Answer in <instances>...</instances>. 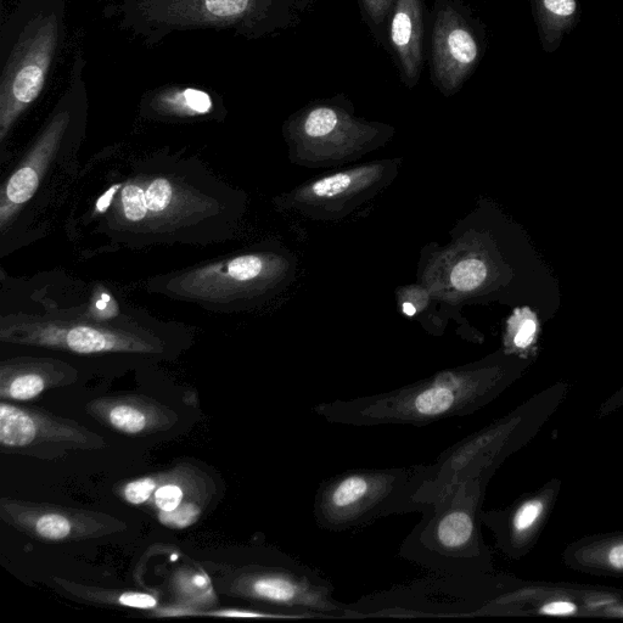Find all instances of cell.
<instances>
[{"label":"cell","mask_w":623,"mask_h":623,"mask_svg":"<svg viewBox=\"0 0 623 623\" xmlns=\"http://www.w3.org/2000/svg\"><path fill=\"white\" fill-rule=\"evenodd\" d=\"M307 0H105L104 15L120 31L155 47L190 32H226L257 41L299 20Z\"/></svg>","instance_id":"obj_1"},{"label":"cell","mask_w":623,"mask_h":623,"mask_svg":"<svg viewBox=\"0 0 623 623\" xmlns=\"http://www.w3.org/2000/svg\"><path fill=\"white\" fill-rule=\"evenodd\" d=\"M501 369L473 366L448 370L385 394L335 400L314 407L329 423L356 426L414 425L468 417L491 400Z\"/></svg>","instance_id":"obj_2"},{"label":"cell","mask_w":623,"mask_h":623,"mask_svg":"<svg viewBox=\"0 0 623 623\" xmlns=\"http://www.w3.org/2000/svg\"><path fill=\"white\" fill-rule=\"evenodd\" d=\"M67 0H16L0 25V142L36 103L66 37Z\"/></svg>","instance_id":"obj_3"},{"label":"cell","mask_w":623,"mask_h":623,"mask_svg":"<svg viewBox=\"0 0 623 623\" xmlns=\"http://www.w3.org/2000/svg\"><path fill=\"white\" fill-rule=\"evenodd\" d=\"M481 498L482 477L448 487L425 509L400 557L441 576L479 574L486 565L477 523Z\"/></svg>","instance_id":"obj_4"},{"label":"cell","mask_w":623,"mask_h":623,"mask_svg":"<svg viewBox=\"0 0 623 623\" xmlns=\"http://www.w3.org/2000/svg\"><path fill=\"white\" fill-rule=\"evenodd\" d=\"M432 476L431 465L409 468L355 469L330 477L314 497L319 529H361L390 515L424 513L419 491Z\"/></svg>","instance_id":"obj_5"},{"label":"cell","mask_w":623,"mask_h":623,"mask_svg":"<svg viewBox=\"0 0 623 623\" xmlns=\"http://www.w3.org/2000/svg\"><path fill=\"white\" fill-rule=\"evenodd\" d=\"M3 344L39 347L80 356L159 355L165 346L147 330L121 324L19 318L2 322Z\"/></svg>","instance_id":"obj_6"},{"label":"cell","mask_w":623,"mask_h":623,"mask_svg":"<svg viewBox=\"0 0 623 623\" xmlns=\"http://www.w3.org/2000/svg\"><path fill=\"white\" fill-rule=\"evenodd\" d=\"M86 66L87 61L81 50H78L72 61L65 92L25 159L5 183L0 199V223L3 230L15 212L36 194L54 156L58 155L65 143L80 136L83 131L88 112V87L84 77Z\"/></svg>","instance_id":"obj_7"},{"label":"cell","mask_w":623,"mask_h":623,"mask_svg":"<svg viewBox=\"0 0 623 623\" xmlns=\"http://www.w3.org/2000/svg\"><path fill=\"white\" fill-rule=\"evenodd\" d=\"M112 210L117 213V229L162 233V227L182 229L193 226L194 220H205L213 215L215 200L176 172L149 173L123 184Z\"/></svg>","instance_id":"obj_8"},{"label":"cell","mask_w":623,"mask_h":623,"mask_svg":"<svg viewBox=\"0 0 623 623\" xmlns=\"http://www.w3.org/2000/svg\"><path fill=\"white\" fill-rule=\"evenodd\" d=\"M103 436L75 420L42 409L0 403V451L37 459H56L71 452L100 451Z\"/></svg>","instance_id":"obj_9"},{"label":"cell","mask_w":623,"mask_h":623,"mask_svg":"<svg viewBox=\"0 0 623 623\" xmlns=\"http://www.w3.org/2000/svg\"><path fill=\"white\" fill-rule=\"evenodd\" d=\"M486 50V33L458 0H436L431 35L432 82L456 94L474 74Z\"/></svg>","instance_id":"obj_10"},{"label":"cell","mask_w":623,"mask_h":623,"mask_svg":"<svg viewBox=\"0 0 623 623\" xmlns=\"http://www.w3.org/2000/svg\"><path fill=\"white\" fill-rule=\"evenodd\" d=\"M0 520L24 535L43 542H80L125 532L115 516L48 503L0 499Z\"/></svg>","instance_id":"obj_11"},{"label":"cell","mask_w":623,"mask_h":623,"mask_svg":"<svg viewBox=\"0 0 623 623\" xmlns=\"http://www.w3.org/2000/svg\"><path fill=\"white\" fill-rule=\"evenodd\" d=\"M269 271L265 256L241 255L177 274L168 280L166 290L184 300L224 306L254 293Z\"/></svg>","instance_id":"obj_12"},{"label":"cell","mask_w":623,"mask_h":623,"mask_svg":"<svg viewBox=\"0 0 623 623\" xmlns=\"http://www.w3.org/2000/svg\"><path fill=\"white\" fill-rule=\"evenodd\" d=\"M86 412L105 428L128 436L159 434L172 429L179 419L175 409L139 395L95 398L87 404Z\"/></svg>","instance_id":"obj_13"},{"label":"cell","mask_w":623,"mask_h":623,"mask_svg":"<svg viewBox=\"0 0 623 623\" xmlns=\"http://www.w3.org/2000/svg\"><path fill=\"white\" fill-rule=\"evenodd\" d=\"M77 369L60 359L18 357L0 363V398L27 402L49 390L75 384Z\"/></svg>","instance_id":"obj_14"},{"label":"cell","mask_w":623,"mask_h":623,"mask_svg":"<svg viewBox=\"0 0 623 623\" xmlns=\"http://www.w3.org/2000/svg\"><path fill=\"white\" fill-rule=\"evenodd\" d=\"M389 35L402 80L413 88L422 75L425 59L424 0H396Z\"/></svg>","instance_id":"obj_15"},{"label":"cell","mask_w":623,"mask_h":623,"mask_svg":"<svg viewBox=\"0 0 623 623\" xmlns=\"http://www.w3.org/2000/svg\"><path fill=\"white\" fill-rule=\"evenodd\" d=\"M215 108V99L205 89L179 84L154 89L140 103L142 114L157 120L198 119L213 114Z\"/></svg>","instance_id":"obj_16"},{"label":"cell","mask_w":623,"mask_h":623,"mask_svg":"<svg viewBox=\"0 0 623 623\" xmlns=\"http://www.w3.org/2000/svg\"><path fill=\"white\" fill-rule=\"evenodd\" d=\"M531 8L544 52H557L580 21V3L578 0H531Z\"/></svg>","instance_id":"obj_17"},{"label":"cell","mask_w":623,"mask_h":623,"mask_svg":"<svg viewBox=\"0 0 623 623\" xmlns=\"http://www.w3.org/2000/svg\"><path fill=\"white\" fill-rule=\"evenodd\" d=\"M65 591L77 596L78 598L88 600L92 603L114 604L123 606V608L154 610L159 606V600L153 594L143 592H110L103 591L99 588H91L76 583L67 582L56 578Z\"/></svg>","instance_id":"obj_18"},{"label":"cell","mask_w":623,"mask_h":623,"mask_svg":"<svg viewBox=\"0 0 623 623\" xmlns=\"http://www.w3.org/2000/svg\"><path fill=\"white\" fill-rule=\"evenodd\" d=\"M196 477V476H195ZM192 473L185 468H178L160 474V484L154 492L153 501L159 513L175 512L183 504L194 502L187 501L188 496L193 495L195 487L184 488L195 480Z\"/></svg>","instance_id":"obj_19"},{"label":"cell","mask_w":623,"mask_h":623,"mask_svg":"<svg viewBox=\"0 0 623 623\" xmlns=\"http://www.w3.org/2000/svg\"><path fill=\"white\" fill-rule=\"evenodd\" d=\"M541 323L542 319L532 308L526 306L516 308L508 323V336L515 349L527 350L535 344Z\"/></svg>","instance_id":"obj_20"},{"label":"cell","mask_w":623,"mask_h":623,"mask_svg":"<svg viewBox=\"0 0 623 623\" xmlns=\"http://www.w3.org/2000/svg\"><path fill=\"white\" fill-rule=\"evenodd\" d=\"M359 4H361L362 14L370 30L378 37L379 41H383L387 26L390 30L396 0H359Z\"/></svg>","instance_id":"obj_21"},{"label":"cell","mask_w":623,"mask_h":623,"mask_svg":"<svg viewBox=\"0 0 623 623\" xmlns=\"http://www.w3.org/2000/svg\"><path fill=\"white\" fill-rule=\"evenodd\" d=\"M487 275L486 263L470 258L454 267L451 275L452 284L460 291H473L486 282Z\"/></svg>","instance_id":"obj_22"},{"label":"cell","mask_w":623,"mask_h":623,"mask_svg":"<svg viewBox=\"0 0 623 623\" xmlns=\"http://www.w3.org/2000/svg\"><path fill=\"white\" fill-rule=\"evenodd\" d=\"M159 484L160 474L140 477V479L128 482L123 486L121 495L129 504L143 505L153 497Z\"/></svg>","instance_id":"obj_23"},{"label":"cell","mask_w":623,"mask_h":623,"mask_svg":"<svg viewBox=\"0 0 623 623\" xmlns=\"http://www.w3.org/2000/svg\"><path fill=\"white\" fill-rule=\"evenodd\" d=\"M202 510L204 509L200 503L189 502L183 504L175 512L159 513V520L162 525L171 527V529H185L199 520Z\"/></svg>","instance_id":"obj_24"},{"label":"cell","mask_w":623,"mask_h":623,"mask_svg":"<svg viewBox=\"0 0 623 623\" xmlns=\"http://www.w3.org/2000/svg\"><path fill=\"white\" fill-rule=\"evenodd\" d=\"M353 181L350 173H340V175L331 176L322 179L321 182L314 183L311 187V194L319 199L335 198L350 189Z\"/></svg>","instance_id":"obj_25"},{"label":"cell","mask_w":623,"mask_h":623,"mask_svg":"<svg viewBox=\"0 0 623 623\" xmlns=\"http://www.w3.org/2000/svg\"><path fill=\"white\" fill-rule=\"evenodd\" d=\"M543 512V504L540 501H530L521 505L516 510L512 519V529L514 535H523L530 530Z\"/></svg>","instance_id":"obj_26"},{"label":"cell","mask_w":623,"mask_h":623,"mask_svg":"<svg viewBox=\"0 0 623 623\" xmlns=\"http://www.w3.org/2000/svg\"><path fill=\"white\" fill-rule=\"evenodd\" d=\"M199 616H211V617H250V619H279V620H295V617L279 613V611H260V610H248V609H222L205 611V613H198Z\"/></svg>","instance_id":"obj_27"},{"label":"cell","mask_w":623,"mask_h":623,"mask_svg":"<svg viewBox=\"0 0 623 623\" xmlns=\"http://www.w3.org/2000/svg\"><path fill=\"white\" fill-rule=\"evenodd\" d=\"M575 611L576 606L566 602L550 603L542 608V613L547 615H570Z\"/></svg>","instance_id":"obj_28"},{"label":"cell","mask_w":623,"mask_h":623,"mask_svg":"<svg viewBox=\"0 0 623 623\" xmlns=\"http://www.w3.org/2000/svg\"><path fill=\"white\" fill-rule=\"evenodd\" d=\"M609 560L614 568L623 570V544H620V546H617L611 550Z\"/></svg>","instance_id":"obj_29"},{"label":"cell","mask_w":623,"mask_h":623,"mask_svg":"<svg viewBox=\"0 0 623 623\" xmlns=\"http://www.w3.org/2000/svg\"><path fill=\"white\" fill-rule=\"evenodd\" d=\"M403 312L407 314L409 317H413L415 313H417V308L412 305V303L406 302L403 303Z\"/></svg>","instance_id":"obj_30"}]
</instances>
